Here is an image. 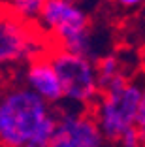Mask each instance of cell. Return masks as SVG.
I'll return each mask as SVG.
<instances>
[{"instance_id": "obj_8", "label": "cell", "mask_w": 145, "mask_h": 147, "mask_svg": "<svg viewBox=\"0 0 145 147\" xmlns=\"http://www.w3.org/2000/svg\"><path fill=\"white\" fill-rule=\"evenodd\" d=\"M43 2L45 0H8V6L6 8L17 15V17L25 19V21H30L40 15V9H42Z\"/></svg>"}, {"instance_id": "obj_1", "label": "cell", "mask_w": 145, "mask_h": 147, "mask_svg": "<svg viewBox=\"0 0 145 147\" xmlns=\"http://www.w3.org/2000/svg\"><path fill=\"white\" fill-rule=\"evenodd\" d=\"M57 109L32 89H13L0 96V147H47Z\"/></svg>"}, {"instance_id": "obj_4", "label": "cell", "mask_w": 145, "mask_h": 147, "mask_svg": "<svg viewBox=\"0 0 145 147\" xmlns=\"http://www.w3.org/2000/svg\"><path fill=\"white\" fill-rule=\"evenodd\" d=\"M53 68L60 81L62 98H68L77 104H94L98 98V79L94 62L87 57L70 53L57 47L53 53H47Z\"/></svg>"}, {"instance_id": "obj_12", "label": "cell", "mask_w": 145, "mask_h": 147, "mask_svg": "<svg viewBox=\"0 0 145 147\" xmlns=\"http://www.w3.org/2000/svg\"><path fill=\"white\" fill-rule=\"evenodd\" d=\"M2 2H4V0H0V4H2Z\"/></svg>"}, {"instance_id": "obj_5", "label": "cell", "mask_w": 145, "mask_h": 147, "mask_svg": "<svg viewBox=\"0 0 145 147\" xmlns=\"http://www.w3.org/2000/svg\"><path fill=\"white\" fill-rule=\"evenodd\" d=\"M42 51L38 30L0 6V66L34 59Z\"/></svg>"}, {"instance_id": "obj_10", "label": "cell", "mask_w": 145, "mask_h": 147, "mask_svg": "<svg viewBox=\"0 0 145 147\" xmlns=\"http://www.w3.org/2000/svg\"><path fill=\"white\" fill-rule=\"evenodd\" d=\"M117 143H121V147H145V142L140 138V134H138V130L134 128V126L128 128L126 132L119 138Z\"/></svg>"}, {"instance_id": "obj_2", "label": "cell", "mask_w": 145, "mask_h": 147, "mask_svg": "<svg viewBox=\"0 0 145 147\" xmlns=\"http://www.w3.org/2000/svg\"><path fill=\"white\" fill-rule=\"evenodd\" d=\"M141 92L143 91L140 87L130 83L121 72L100 89L98 98L94 102L98 106L94 119L104 140L119 142L121 136L134 126Z\"/></svg>"}, {"instance_id": "obj_6", "label": "cell", "mask_w": 145, "mask_h": 147, "mask_svg": "<svg viewBox=\"0 0 145 147\" xmlns=\"http://www.w3.org/2000/svg\"><path fill=\"white\" fill-rule=\"evenodd\" d=\"M92 113L85 111H57V123L47 147H104Z\"/></svg>"}, {"instance_id": "obj_3", "label": "cell", "mask_w": 145, "mask_h": 147, "mask_svg": "<svg viewBox=\"0 0 145 147\" xmlns=\"http://www.w3.org/2000/svg\"><path fill=\"white\" fill-rule=\"evenodd\" d=\"M38 17L57 40V47L87 59L90 57L92 42L89 34V19L72 0H45Z\"/></svg>"}, {"instance_id": "obj_9", "label": "cell", "mask_w": 145, "mask_h": 147, "mask_svg": "<svg viewBox=\"0 0 145 147\" xmlns=\"http://www.w3.org/2000/svg\"><path fill=\"white\" fill-rule=\"evenodd\" d=\"M134 128L138 130L140 138L145 142V91L141 92L140 104H138V109H136V117H134Z\"/></svg>"}, {"instance_id": "obj_11", "label": "cell", "mask_w": 145, "mask_h": 147, "mask_svg": "<svg viewBox=\"0 0 145 147\" xmlns=\"http://www.w3.org/2000/svg\"><path fill=\"white\" fill-rule=\"evenodd\" d=\"M145 0H117V4L124 6V8H132V6H140L143 4Z\"/></svg>"}, {"instance_id": "obj_7", "label": "cell", "mask_w": 145, "mask_h": 147, "mask_svg": "<svg viewBox=\"0 0 145 147\" xmlns=\"http://www.w3.org/2000/svg\"><path fill=\"white\" fill-rule=\"evenodd\" d=\"M26 81H28L30 89L42 96L47 104H57L62 100V89H60L59 76H57L47 53L45 55L40 53L30 61V66L26 70Z\"/></svg>"}]
</instances>
